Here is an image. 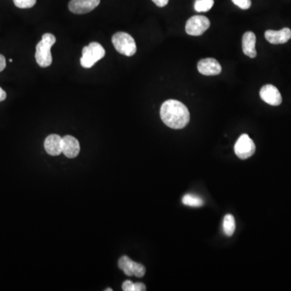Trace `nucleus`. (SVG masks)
<instances>
[{
    "label": "nucleus",
    "mask_w": 291,
    "mask_h": 291,
    "mask_svg": "<svg viewBox=\"0 0 291 291\" xmlns=\"http://www.w3.org/2000/svg\"><path fill=\"white\" fill-rule=\"evenodd\" d=\"M162 121L168 127L179 130L190 122V114L187 107L176 100H166L160 108Z\"/></svg>",
    "instance_id": "f257e3e1"
},
{
    "label": "nucleus",
    "mask_w": 291,
    "mask_h": 291,
    "mask_svg": "<svg viewBox=\"0 0 291 291\" xmlns=\"http://www.w3.org/2000/svg\"><path fill=\"white\" fill-rule=\"evenodd\" d=\"M56 38L51 33H45L42 36L41 41L36 47V58L37 63L41 67H48L53 62V57L50 49L55 44Z\"/></svg>",
    "instance_id": "f03ea898"
},
{
    "label": "nucleus",
    "mask_w": 291,
    "mask_h": 291,
    "mask_svg": "<svg viewBox=\"0 0 291 291\" xmlns=\"http://www.w3.org/2000/svg\"><path fill=\"white\" fill-rule=\"evenodd\" d=\"M82 53L80 64L84 68L92 67L94 64L100 61L105 55L104 47L97 42H91L88 46L84 47Z\"/></svg>",
    "instance_id": "7ed1b4c3"
},
{
    "label": "nucleus",
    "mask_w": 291,
    "mask_h": 291,
    "mask_svg": "<svg viewBox=\"0 0 291 291\" xmlns=\"http://www.w3.org/2000/svg\"><path fill=\"white\" fill-rule=\"evenodd\" d=\"M112 42L117 51L126 56H133L137 51L135 41L126 32H119L114 34Z\"/></svg>",
    "instance_id": "20e7f679"
},
{
    "label": "nucleus",
    "mask_w": 291,
    "mask_h": 291,
    "mask_svg": "<svg viewBox=\"0 0 291 291\" xmlns=\"http://www.w3.org/2000/svg\"><path fill=\"white\" fill-rule=\"evenodd\" d=\"M235 153L239 159L246 160L253 156L256 152V146L253 141L247 134H242L237 142H235Z\"/></svg>",
    "instance_id": "39448f33"
},
{
    "label": "nucleus",
    "mask_w": 291,
    "mask_h": 291,
    "mask_svg": "<svg viewBox=\"0 0 291 291\" xmlns=\"http://www.w3.org/2000/svg\"><path fill=\"white\" fill-rule=\"evenodd\" d=\"M209 19L204 16H194L186 22V31L191 36H201L209 28Z\"/></svg>",
    "instance_id": "423d86ee"
},
{
    "label": "nucleus",
    "mask_w": 291,
    "mask_h": 291,
    "mask_svg": "<svg viewBox=\"0 0 291 291\" xmlns=\"http://www.w3.org/2000/svg\"><path fill=\"white\" fill-rule=\"evenodd\" d=\"M118 267L127 276L142 277L145 275L146 269L143 265L134 262L130 258H128L127 256H123L120 258Z\"/></svg>",
    "instance_id": "0eeeda50"
},
{
    "label": "nucleus",
    "mask_w": 291,
    "mask_h": 291,
    "mask_svg": "<svg viewBox=\"0 0 291 291\" xmlns=\"http://www.w3.org/2000/svg\"><path fill=\"white\" fill-rule=\"evenodd\" d=\"M100 3V0H70L68 8L74 14H85L93 11Z\"/></svg>",
    "instance_id": "6e6552de"
},
{
    "label": "nucleus",
    "mask_w": 291,
    "mask_h": 291,
    "mask_svg": "<svg viewBox=\"0 0 291 291\" xmlns=\"http://www.w3.org/2000/svg\"><path fill=\"white\" fill-rule=\"evenodd\" d=\"M260 96L265 103L270 105H280L282 102V97L279 91L271 84H267L262 87L260 91Z\"/></svg>",
    "instance_id": "1a4fd4ad"
},
{
    "label": "nucleus",
    "mask_w": 291,
    "mask_h": 291,
    "mask_svg": "<svg viewBox=\"0 0 291 291\" xmlns=\"http://www.w3.org/2000/svg\"><path fill=\"white\" fill-rule=\"evenodd\" d=\"M198 71L204 76H211L220 75L222 66L214 58H205L200 60L198 64Z\"/></svg>",
    "instance_id": "9d476101"
},
{
    "label": "nucleus",
    "mask_w": 291,
    "mask_h": 291,
    "mask_svg": "<svg viewBox=\"0 0 291 291\" xmlns=\"http://www.w3.org/2000/svg\"><path fill=\"white\" fill-rule=\"evenodd\" d=\"M80 152V142L73 136L66 135L62 138V153L70 159L77 157Z\"/></svg>",
    "instance_id": "9b49d317"
},
{
    "label": "nucleus",
    "mask_w": 291,
    "mask_h": 291,
    "mask_svg": "<svg viewBox=\"0 0 291 291\" xmlns=\"http://www.w3.org/2000/svg\"><path fill=\"white\" fill-rule=\"evenodd\" d=\"M265 37L266 40L271 44H284L290 39L291 30L289 28H284L280 31L267 30L265 32Z\"/></svg>",
    "instance_id": "f8f14e48"
},
{
    "label": "nucleus",
    "mask_w": 291,
    "mask_h": 291,
    "mask_svg": "<svg viewBox=\"0 0 291 291\" xmlns=\"http://www.w3.org/2000/svg\"><path fill=\"white\" fill-rule=\"evenodd\" d=\"M46 152L52 156H59L62 153V138L58 134H50L44 142Z\"/></svg>",
    "instance_id": "ddd939ff"
},
{
    "label": "nucleus",
    "mask_w": 291,
    "mask_h": 291,
    "mask_svg": "<svg viewBox=\"0 0 291 291\" xmlns=\"http://www.w3.org/2000/svg\"><path fill=\"white\" fill-rule=\"evenodd\" d=\"M256 42H257V38L253 32H247L243 34V39H242V48H243V54L249 58H254L257 57Z\"/></svg>",
    "instance_id": "4468645a"
},
{
    "label": "nucleus",
    "mask_w": 291,
    "mask_h": 291,
    "mask_svg": "<svg viewBox=\"0 0 291 291\" xmlns=\"http://www.w3.org/2000/svg\"><path fill=\"white\" fill-rule=\"evenodd\" d=\"M224 232L227 236H232L235 233V217L232 214H227L224 217V224H223Z\"/></svg>",
    "instance_id": "2eb2a0df"
},
{
    "label": "nucleus",
    "mask_w": 291,
    "mask_h": 291,
    "mask_svg": "<svg viewBox=\"0 0 291 291\" xmlns=\"http://www.w3.org/2000/svg\"><path fill=\"white\" fill-rule=\"evenodd\" d=\"M184 205L191 206V207H200L203 205L204 201L198 196L194 194H188L182 198Z\"/></svg>",
    "instance_id": "dca6fc26"
},
{
    "label": "nucleus",
    "mask_w": 291,
    "mask_h": 291,
    "mask_svg": "<svg viewBox=\"0 0 291 291\" xmlns=\"http://www.w3.org/2000/svg\"><path fill=\"white\" fill-rule=\"evenodd\" d=\"M213 4H214L213 0H196L194 8H195L196 12H208L211 9Z\"/></svg>",
    "instance_id": "f3484780"
},
{
    "label": "nucleus",
    "mask_w": 291,
    "mask_h": 291,
    "mask_svg": "<svg viewBox=\"0 0 291 291\" xmlns=\"http://www.w3.org/2000/svg\"><path fill=\"white\" fill-rule=\"evenodd\" d=\"M16 7L19 8H31L36 4L37 0H13Z\"/></svg>",
    "instance_id": "a211bd4d"
},
{
    "label": "nucleus",
    "mask_w": 291,
    "mask_h": 291,
    "mask_svg": "<svg viewBox=\"0 0 291 291\" xmlns=\"http://www.w3.org/2000/svg\"><path fill=\"white\" fill-rule=\"evenodd\" d=\"M232 1L236 6L243 10H247L251 5V0H232Z\"/></svg>",
    "instance_id": "6ab92c4d"
},
{
    "label": "nucleus",
    "mask_w": 291,
    "mask_h": 291,
    "mask_svg": "<svg viewBox=\"0 0 291 291\" xmlns=\"http://www.w3.org/2000/svg\"><path fill=\"white\" fill-rule=\"evenodd\" d=\"M122 289L124 291H134V283L133 281L127 280V281H124L122 284Z\"/></svg>",
    "instance_id": "aec40b11"
},
{
    "label": "nucleus",
    "mask_w": 291,
    "mask_h": 291,
    "mask_svg": "<svg viewBox=\"0 0 291 291\" xmlns=\"http://www.w3.org/2000/svg\"><path fill=\"white\" fill-rule=\"evenodd\" d=\"M169 0H152V2L156 4V6L160 8H164L168 4Z\"/></svg>",
    "instance_id": "412c9836"
},
{
    "label": "nucleus",
    "mask_w": 291,
    "mask_h": 291,
    "mask_svg": "<svg viewBox=\"0 0 291 291\" xmlns=\"http://www.w3.org/2000/svg\"><path fill=\"white\" fill-rule=\"evenodd\" d=\"M6 68V58L2 54H0V72Z\"/></svg>",
    "instance_id": "4be33fe9"
},
{
    "label": "nucleus",
    "mask_w": 291,
    "mask_h": 291,
    "mask_svg": "<svg viewBox=\"0 0 291 291\" xmlns=\"http://www.w3.org/2000/svg\"><path fill=\"white\" fill-rule=\"evenodd\" d=\"M146 289H147V287L143 283H141V282L134 283V291H144Z\"/></svg>",
    "instance_id": "5701e85b"
},
{
    "label": "nucleus",
    "mask_w": 291,
    "mask_h": 291,
    "mask_svg": "<svg viewBox=\"0 0 291 291\" xmlns=\"http://www.w3.org/2000/svg\"><path fill=\"white\" fill-rule=\"evenodd\" d=\"M7 97V93L2 88H0V102L5 100Z\"/></svg>",
    "instance_id": "b1692460"
},
{
    "label": "nucleus",
    "mask_w": 291,
    "mask_h": 291,
    "mask_svg": "<svg viewBox=\"0 0 291 291\" xmlns=\"http://www.w3.org/2000/svg\"><path fill=\"white\" fill-rule=\"evenodd\" d=\"M108 290H110V291H112L113 289H110H110H105V291H108Z\"/></svg>",
    "instance_id": "393cba45"
}]
</instances>
